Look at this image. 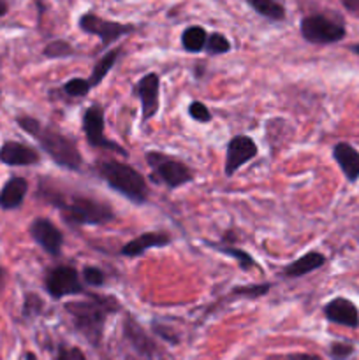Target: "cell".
Wrapping results in <instances>:
<instances>
[{
    "label": "cell",
    "mask_w": 359,
    "mask_h": 360,
    "mask_svg": "<svg viewBox=\"0 0 359 360\" xmlns=\"http://www.w3.org/2000/svg\"><path fill=\"white\" fill-rule=\"evenodd\" d=\"M39 197L58 210L60 217L70 227L83 225H106L115 220V211L109 204L84 195H67L53 186L42 183Z\"/></svg>",
    "instance_id": "1"
},
{
    "label": "cell",
    "mask_w": 359,
    "mask_h": 360,
    "mask_svg": "<svg viewBox=\"0 0 359 360\" xmlns=\"http://www.w3.org/2000/svg\"><path fill=\"white\" fill-rule=\"evenodd\" d=\"M16 122L23 132H27L28 136H32L37 141L41 150L44 151L58 167L74 172L81 171L83 157H81L76 141H74L73 137L65 136V134L58 132V130L53 129V127L44 125V123L39 122L37 118H32V116L27 115L18 116Z\"/></svg>",
    "instance_id": "2"
},
{
    "label": "cell",
    "mask_w": 359,
    "mask_h": 360,
    "mask_svg": "<svg viewBox=\"0 0 359 360\" xmlns=\"http://www.w3.org/2000/svg\"><path fill=\"white\" fill-rule=\"evenodd\" d=\"M84 301H69L63 309L73 316L74 329L87 338L92 347H99L104 336L106 320L122 309V304L113 295L87 294Z\"/></svg>",
    "instance_id": "3"
},
{
    "label": "cell",
    "mask_w": 359,
    "mask_h": 360,
    "mask_svg": "<svg viewBox=\"0 0 359 360\" xmlns=\"http://www.w3.org/2000/svg\"><path fill=\"white\" fill-rule=\"evenodd\" d=\"M95 169H97V174L106 181V185L125 197L127 200L139 204V206L148 202L150 188H148L146 179L132 165L115 160V158H106V160H99Z\"/></svg>",
    "instance_id": "4"
},
{
    "label": "cell",
    "mask_w": 359,
    "mask_h": 360,
    "mask_svg": "<svg viewBox=\"0 0 359 360\" xmlns=\"http://www.w3.org/2000/svg\"><path fill=\"white\" fill-rule=\"evenodd\" d=\"M144 160L151 171V181L168 186L171 190L185 186L187 183L194 181L196 178L194 171L185 162L178 160L171 155L160 153V151H146Z\"/></svg>",
    "instance_id": "5"
},
{
    "label": "cell",
    "mask_w": 359,
    "mask_h": 360,
    "mask_svg": "<svg viewBox=\"0 0 359 360\" xmlns=\"http://www.w3.org/2000/svg\"><path fill=\"white\" fill-rule=\"evenodd\" d=\"M299 32L306 42L322 46L340 42L347 35L344 21L327 13H313L303 16L301 23H299Z\"/></svg>",
    "instance_id": "6"
},
{
    "label": "cell",
    "mask_w": 359,
    "mask_h": 360,
    "mask_svg": "<svg viewBox=\"0 0 359 360\" xmlns=\"http://www.w3.org/2000/svg\"><path fill=\"white\" fill-rule=\"evenodd\" d=\"M77 27H80V30L84 32V34L97 35V37L101 39L102 48H109V46H111L113 42L118 41V39L136 32V25L106 20V18L99 16L94 11H88V13L81 14L80 21H77Z\"/></svg>",
    "instance_id": "7"
},
{
    "label": "cell",
    "mask_w": 359,
    "mask_h": 360,
    "mask_svg": "<svg viewBox=\"0 0 359 360\" xmlns=\"http://www.w3.org/2000/svg\"><path fill=\"white\" fill-rule=\"evenodd\" d=\"M44 288L53 301H62L67 295H87L83 283H81L80 271L73 266L51 267L46 274Z\"/></svg>",
    "instance_id": "8"
},
{
    "label": "cell",
    "mask_w": 359,
    "mask_h": 360,
    "mask_svg": "<svg viewBox=\"0 0 359 360\" xmlns=\"http://www.w3.org/2000/svg\"><path fill=\"white\" fill-rule=\"evenodd\" d=\"M104 109H102L101 104H92L90 108H87L83 115V132L87 136V141L90 146L101 148V150L108 151H116V153L127 157L129 151L123 146H120L115 141L108 139L104 134Z\"/></svg>",
    "instance_id": "9"
},
{
    "label": "cell",
    "mask_w": 359,
    "mask_h": 360,
    "mask_svg": "<svg viewBox=\"0 0 359 360\" xmlns=\"http://www.w3.org/2000/svg\"><path fill=\"white\" fill-rule=\"evenodd\" d=\"M134 94L141 102L143 122L153 118L160 108V77L155 72H148L134 84Z\"/></svg>",
    "instance_id": "10"
},
{
    "label": "cell",
    "mask_w": 359,
    "mask_h": 360,
    "mask_svg": "<svg viewBox=\"0 0 359 360\" xmlns=\"http://www.w3.org/2000/svg\"><path fill=\"white\" fill-rule=\"evenodd\" d=\"M259 148H257L256 141L248 136H234L227 143V155H225V165L224 172L227 178L234 176L239 169L250 160L257 157Z\"/></svg>",
    "instance_id": "11"
},
{
    "label": "cell",
    "mask_w": 359,
    "mask_h": 360,
    "mask_svg": "<svg viewBox=\"0 0 359 360\" xmlns=\"http://www.w3.org/2000/svg\"><path fill=\"white\" fill-rule=\"evenodd\" d=\"M28 232H30L32 239H34L48 255L60 257L63 246V234L51 220H48V218H35L30 224Z\"/></svg>",
    "instance_id": "12"
},
{
    "label": "cell",
    "mask_w": 359,
    "mask_h": 360,
    "mask_svg": "<svg viewBox=\"0 0 359 360\" xmlns=\"http://www.w3.org/2000/svg\"><path fill=\"white\" fill-rule=\"evenodd\" d=\"M171 243L172 239L168 232H144V234L137 236V238L130 239L127 245H123L122 250H120V255L136 259V257H143L148 250L164 248V246H169Z\"/></svg>",
    "instance_id": "13"
},
{
    "label": "cell",
    "mask_w": 359,
    "mask_h": 360,
    "mask_svg": "<svg viewBox=\"0 0 359 360\" xmlns=\"http://www.w3.org/2000/svg\"><path fill=\"white\" fill-rule=\"evenodd\" d=\"M324 316L336 326L351 327V329L359 327V309L355 308L354 302L345 297H336L327 302L324 306Z\"/></svg>",
    "instance_id": "14"
},
{
    "label": "cell",
    "mask_w": 359,
    "mask_h": 360,
    "mask_svg": "<svg viewBox=\"0 0 359 360\" xmlns=\"http://www.w3.org/2000/svg\"><path fill=\"white\" fill-rule=\"evenodd\" d=\"M41 157L34 148L18 141H6L0 148V162L11 167H25V165L39 164Z\"/></svg>",
    "instance_id": "15"
},
{
    "label": "cell",
    "mask_w": 359,
    "mask_h": 360,
    "mask_svg": "<svg viewBox=\"0 0 359 360\" xmlns=\"http://www.w3.org/2000/svg\"><path fill=\"white\" fill-rule=\"evenodd\" d=\"M28 192V181L21 176H13L7 179L4 188L0 190V207L4 211H13L23 204Z\"/></svg>",
    "instance_id": "16"
},
{
    "label": "cell",
    "mask_w": 359,
    "mask_h": 360,
    "mask_svg": "<svg viewBox=\"0 0 359 360\" xmlns=\"http://www.w3.org/2000/svg\"><path fill=\"white\" fill-rule=\"evenodd\" d=\"M333 158L351 183L359 179V151L348 143H338L333 148Z\"/></svg>",
    "instance_id": "17"
},
{
    "label": "cell",
    "mask_w": 359,
    "mask_h": 360,
    "mask_svg": "<svg viewBox=\"0 0 359 360\" xmlns=\"http://www.w3.org/2000/svg\"><path fill=\"white\" fill-rule=\"evenodd\" d=\"M326 264V257L320 252H308L303 257H299L298 260H294L292 264L284 267L282 271V276L284 278H301L306 274L313 273V271L320 269V267Z\"/></svg>",
    "instance_id": "18"
},
{
    "label": "cell",
    "mask_w": 359,
    "mask_h": 360,
    "mask_svg": "<svg viewBox=\"0 0 359 360\" xmlns=\"http://www.w3.org/2000/svg\"><path fill=\"white\" fill-rule=\"evenodd\" d=\"M120 55H122V48H115V49H109L108 53H106L104 56H101V58L95 62L94 65V70H92L90 77H88V83H90L92 88L99 86V84L104 81V77L108 76L109 70L113 69V67L116 65V62H118Z\"/></svg>",
    "instance_id": "19"
},
{
    "label": "cell",
    "mask_w": 359,
    "mask_h": 360,
    "mask_svg": "<svg viewBox=\"0 0 359 360\" xmlns=\"http://www.w3.org/2000/svg\"><path fill=\"white\" fill-rule=\"evenodd\" d=\"M208 32L201 25H190L182 32V48L187 53H201L206 48Z\"/></svg>",
    "instance_id": "20"
},
{
    "label": "cell",
    "mask_w": 359,
    "mask_h": 360,
    "mask_svg": "<svg viewBox=\"0 0 359 360\" xmlns=\"http://www.w3.org/2000/svg\"><path fill=\"white\" fill-rule=\"evenodd\" d=\"M123 334H125L127 341H129V343L132 345L137 352H141V354L150 355V352L153 350V343L148 340V336L144 334V330L141 329L136 322H132L130 319L127 320V323L123 326Z\"/></svg>",
    "instance_id": "21"
},
{
    "label": "cell",
    "mask_w": 359,
    "mask_h": 360,
    "mask_svg": "<svg viewBox=\"0 0 359 360\" xmlns=\"http://www.w3.org/2000/svg\"><path fill=\"white\" fill-rule=\"evenodd\" d=\"M248 6L270 21H284L287 16L284 4L275 2V0H248Z\"/></svg>",
    "instance_id": "22"
},
{
    "label": "cell",
    "mask_w": 359,
    "mask_h": 360,
    "mask_svg": "<svg viewBox=\"0 0 359 360\" xmlns=\"http://www.w3.org/2000/svg\"><path fill=\"white\" fill-rule=\"evenodd\" d=\"M206 245L210 246V248L217 250V252L222 253V255H227L231 257V259H234L241 271H248L252 269V267H257V262L253 260V257L250 255V253H246L245 250L236 248V246H222V245H217V243H206Z\"/></svg>",
    "instance_id": "23"
},
{
    "label": "cell",
    "mask_w": 359,
    "mask_h": 360,
    "mask_svg": "<svg viewBox=\"0 0 359 360\" xmlns=\"http://www.w3.org/2000/svg\"><path fill=\"white\" fill-rule=\"evenodd\" d=\"M271 283H259V285H245V287H236L232 288L227 294V301L232 299H260L264 295L270 294Z\"/></svg>",
    "instance_id": "24"
},
{
    "label": "cell",
    "mask_w": 359,
    "mask_h": 360,
    "mask_svg": "<svg viewBox=\"0 0 359 360\" xmlns=\"http://www.w3.org/2000/svg\"><path fill=\"white\" fill-rule=\"evenodd\" d=\"M231 49H232L231 41H229L224 34H220V32H211V34H208L206 48H204L206 55L210 56L225 55V53H229Z\"/></svg>",
    "instance_id": "25"
},
{
    "label": "cell",
    "mask_w": 359,
    "mask_h": 360,
    "mask_svg": "<svg viewBox=\"0 0 359 360\" xmlns=\"http://www.w3.org/2000/svg\"><path fill=\"white\" fill-rule=\"evenodd\" d=\"M42 53H44V56H48V58H67V56L76 55V49H74L73 44H70L69 41H65V39H55V41L46 44Z\"/></svg>",
    "instance_id": "26"
},
{
    "label": "cell",
    "mask_w": 359,
    "mask_h": 360,
    "mask_svg": "<svg viewBox=\"0 0 359 360\" xmlns=\"http://www.w3.org/2000/svg\"><path fill=\"white\" fill-rule=\"evenodd\" d=\"M62 90L67 97L83 98L90 94L92 86L90 83H88V79H83V77H73V79H69L67 83H63Z\"/></svg>",
    "instance_id": "27"
},
{
    "label": "cell",
    "mask_w": 359,
    "mask_h": 360,
    "mask_svg": "<svg viewBox=\"0 0 359 360\" xmlns=\"http://www.w3.org/2000/svg\"><path fill=\"white\" fill-rule=\"evenodd\" d=\"M187 111H189L190 118L197 123H208V122H211V118H213L210 112V109H208V105L201 101L190 102Z\"/></svg>",
    "instance_id": "28"
},
{
    "label": "cell",
    "mask_w": 359,
    "mask_h": 360,
    "mask_svg": "<svg viewBox=\"0 0 359 360\" xmlns=\"http://www.w3.org/2000/svg\"><path fill=\"white\" fill-rule=\"evenodd\" d=\"M81 278L87 285L90 287H102L106 283V274L101 267L95 266H87L83 271H81Z\"/></svg>",
    "instance_id": "29"
},
{
    "label": "cell",
    "mask_w": 359,
    "mask_h": 360,
    "mask_svg": "<svg viewBox=\"0 0 359 360\" xmlns=\"http://www.w3.org/2000/svg\"><path fill=\"white\" fill-rule=\"evenodd\" d=\"M42 308H44V302H42V299L37 294H27L23 304V315L27 319H34V316L41 315Z\"/></svg>",
    "instance_id": "30"
},
{
    "label": "cell",
    "mask_w": 359,
    "mask_h": 360,
    "mask_svg": "<svg viewBox=\"0 0 359 360\" xmlns=\"http://www.w3.org/2000/svg\"><path fill=\"white\" fill-rule=\"evenodd\" d=\"M55 360H87L83 352L76 347H67V345H60L56 350Z\"/></svg>",
    "instance_id": "31"
},
{
    "label": "cell",
    "mask_w": 359,
    "mask_h": 360,
    "mask_svg": "<svg viewBox=\"0 0 359 360\" xmlns=\"http://www.w3.org/2000/svg\"><path fill=\"white\" fill-rule=\"evenodd\" d=\"M352 354H354V348H352V345L333 343L329 347V355L333 360H347Z\"/></svg>",
    "instance_id": "32"
},
{
    "label": "cell",
    "mask_w": 359,
    "mask_h": 360,
    "mask_svg": "<svg viewBox=\"0 0 359 360\" xmlns=\"http://www.w3.org/2000/svg\"><path fill=\"white\" fill-rule=\"evenodd\" d=\"M289 360H322V359L312 354H292L289 355Z\"/></svg>",
    "instance_id": "33"
},
{
    "label": "cell",
    "mask_w": 359,
    "mask_h": 360,
    "mask_svg": "<svg viewBox=\"0 0 359 360\" xmlns=\"http://www.w3.org/2000/svg\"><path fill=\"white\" fill-rule=\"evenodd\" d=\"M344 6L351 11H359V2H344Z\"/></svg>",
    "instance_id": "34"
},
{
    "label": "cell",
    "mask_w": 359,
    "mask_h": 360,
    "mask_svg": "<svg viewBox=\"0 0 359 360\" xmlns=\"http://www.w3.org/2000/svg\"><path fill=\"white\" fill-rule=\"evenodd\" d=\"M7 9H9V6H7L6 2H0V18L6 16V14H7Z\"/></svg>",
    "instance_id": "35"
},
{
    "label": "cell",
    "mask_w": 359,
    "mask_h": 360,
    "mask_svg": "<svg viewBox=\"0 0 359 360\" xmlns=\"http://www.w3.org/2000/svg\"><path fill=\"white\" fill-rule=\"evenodd\" d=\"M348 49H351L352 53H355V55H359V42H358V44H352Z\"/></svg>",
    "instance_id": "36"
},
{
    "label": "cell",
    "mask_w": 359,
    "mask_h": 360,
    "mask_svg": "<svg viewBox=\"0 0 359 360\" xmlns=\"http://www.w3.org/2000/svg\"><path fill=\"white\" fill-rule=\"evenodd\" d=\"M25 360H37V357H35L34 354H30V352H28V354L25 355Z\"/></svg>",
    "instance_id": "37"
},
{
    "label": "cell",
    "mask_w": 359,
    "mask_h": 360,
    "mask_svg": "<svg viewBox=\"0 0 359 360\" xmlns=\"http://www.w3.org/2000/svg\"><path fill=\"white\" fill-rule=\"evenodd\" d=\"M2 276H4V269H2V267H0V280H2Z\"/></svg>",
    "instance_id": "38"
}]
</instances>
